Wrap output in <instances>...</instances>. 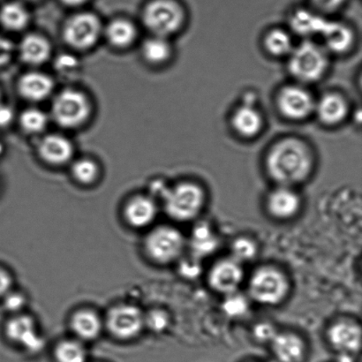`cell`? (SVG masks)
Masks as SVG:
<instances>
[{
	"label": "cell",
	"mask_w": 362,
	"mask_h": 362,
	"mask_svg": "<svg viewBox=\"0 0 362 362\" xmlns=\"http://www.w3.org/2000/svg\"><path fill=\"white\" fill-rule=\"evenodd\" d=\"M278 334L276 328L269 322H262L255 325L253 329V336L257 342L271 344Z\"/></svg>",
	"instance_id": "obj_37"
},
{
	"label": "cell",
	"mask_w": 362,
	"mask_h": 362,
	"mask_svg": "<svg viewBox=\"0 0 362 362\" xmlns=\"http://www.w3.org/2000/svg\"><path fill=\"white\" fill-rule=\"evenodd\" d=\"M20 123L26 132L38 133L45 129L47 118L40 110L28 109L21 113Z\"/></svg>",
	"instance_id": "obj_33"
},
{
	"label": "cell",
	"mask_w": 362,
	"mask_h": 362,
	"mask_svg": "<svg viewBox=\"0 0 362 362\" xmlns=\"http://www.w3.org/2000/svg\"><path fill=\"white\" fill-rule=\"evenodd\" d=\"M230 258L240 264H247L257 257L258 247L253 240L247 237L237 238L230 245Z\"/></svg>",
	"instance_id": "obj_31"
},
{
	"label": "cell",
	"mask_w": 362,
	"mask_h": 362,
	"mask_svg": "<svg viewBox=\"0 0 362 362\" xmlns=\"http://www.w3.org/2000/svg\"><path fill=\"white\" fill-rule=\"evenodd\" d=\"M289 280L279 269L264 266L252 274L248 282V294L252 300L264 306H278L286 299Z\"/></svg>",
	"instance_id": "obj_4"
},
{
	"label": "cell",
	"mask_w": 362,
	"mask_h": 362,
	"mask_svg": "<svg viewBox=\"0 0 362 362\" xmlns=\"http://www.w3.org/2000/svg\"><path fill=\"white\" fill-rule=\"evenodd\" d=\"M6 335L30 353H38L44 347V340L39 336L33 319L28 315H17L6 325Z\"/></svg>",
	"instance_id": "obj_13"
},
{
	"label": "cell",
	"mask_w": 362,
	"mask_h": 362,
	"mask_svg": "<svg viewBox=\"0 0 362 362\" xmlns=\"http://www.w3.org/2000/svg\"><path fill=\"white\" fill-rule=\"evenodd\" d=\"M264 46L269 55L281 58L288 57L296 45H293V37L288 31L276 28L269 30L264 35Z\"/></svg>",
	"instance_id": "obj_26"
},
{
	"label": "cell",
	"mask_w": 362,
	"mask_h": 362,
	"mask_svg": "<svg viewBox=\"0 0 362 362\" xmlns=\"http://www.w3.org/2000/svg\"><path fill=\"white\" fill-rule=\"evenodd\" d=\"M18 88L27 100L37 102L44 100L52 93L53 81L45 74L31 72L21 78Z\"/></svg>",
	"instance_id": "obj_23"
},
{
	"label": "cell",
	"mask_w": 362,
	"mask_h": 362,
	"mask_svg": "<svg viewBox=\"0 0 362 362\" xmlns=\"http://www.w3.org/2000/svg\"><path fill=\"white\" fill-rule=\"evenodd\" d=\"M38 152L40 157L49 164L63 165L72 157L73 146L65 137L52 134L41 141Z\"/></svg>",
	"instance_id": "obj_22"
},
{
	"label": "cell",
	"mask_w": 362,
	"mask_h": 362,
	"mask_svg": "<svg viewBox=\"0 0 362 362\" xmlns=\"http://www.w3.org/2000/svg\"><path fill=\"white\" fill-rule=\"evenodd\" d=\"M56 362H87L88 354L83 344L77 340H64L54 350Z\"/></svg>",
	"instance_id": "obj_30"
},
{
	"label": "cell",
	"mask_w": 362,
	"mask_h": 362,
	"mask_svg": "<svg viewBox=\"0 0 362 362\" xmlns=\"http://www.w3.org/2000/svg\"><path fill=\"white\" fill-rule=\"evenodd\" d=\"M87 0H62L63 4L69 6H78L83 5Z\"/></svg>",
	"instance_id": "obj_43"
},
{
	"label": "cell",
	"mask_w": 362,
	"mask_h": 362,
	"mask_svg": "<svg viewBox=\"0 0 362 362\" xmlns=\"http://www.w3.org/2000/svg\"><path fill=\"white\" fill-rule=\"evenodd\" d=\"M180 271L185 278L194 279L200 275L202 266L200 260L191 257L187 260L180 262Z\"/></svg>",
	"instance_id": "obj_38"
},
{
	"label": "cell",
	"mask_w": 362,
	"mask_h": 362,
	"mask_svg": "<svg viewBox=\"0 0 362 362\" xmlns=\"http://www.w3.org/2000/svg\"><path fill=\"white\" fill-rule=\"evenodd\" d=\"M102 325L100 317L91 310L78 311L71 320V327L74 334L85 341L98 339L101 334Z\"/></svg>",
	"instance_id": "obj_25"
},
{
	"label": "cell",
	"mask_w": 362,
	"mask_h": 362,
	"mask_svg": "<svg viewBox=\"0 0 362 362\" xmlns=\"http://www.w3.org/2000/svg\"><path fill=\"white\" fill-rule=\"evenodd\" d=\"M349 110V103L345 95L332 91L315 100L314 113L325 126L336 127L345 122Z\"/></svg>",
	"instance_id": "obj_14"
},
{
	"label": "cell",
	"mask_w": 362,
	"mask_h": 362,
	"mask_svg": "<svg viewBox=\"0 0 362 362\" xmlns=\"http://www.w3.org/2000/svg\"><path fill=\"white\" fill-rule=\"evenodd\" d=\"M315 99L311 92L301 84L286 85L280 88L276 105L284 118L301 122L314 115Z\"/></svg>",
	"instance_id": "obj_7"
},
{
	"label": "cell",
	"mask_w": 362,
	"mask_h": 362,
	"mask_svg": "<svg viewBox=\"0 0 362 362\" xmlns=\"http://www.w3.org/2000/svg\"><path fill=\"white\" fill-rule=\"evenodd\" d=\"M338 362H354L350 354L340 353Z\"/></svg>",
	"instance_id": "obj_44"
},
{
	"label": "cell",
	"mask_w": 362,
	"mask_h": 362,
	"mask_svg": "<svg viewBox=\"0 0 362 362\" xmlns=\"http://www.w3.org/2000/svg\"><path fill=\"white\" fill-rule=\"evenodd\" d=\"M107 327L117 339H133L145 327L144 315L132 305H120L109 311Z\"/></svg>",
	"instance_id": "obj_10"
},
{
	"label": "cell",
	"mask_w": 362,
	"mask_h": 362,
	"mask_svg": "<svg viewBox=\"0 0 362 362\" xmlns=\"http://www.w3.org/2000/svg\"><path fill=\"white\" fill-rule=\"evenodd\" d=\"M143 54L148 62L159 65L171 58V45L169 44L168 38L154 35L144 42Z\"/></svg>",
	"instance_id": "obj_29"
},
{
	"label": "cell",
	"mask_w": 362,
	"mask_h": 362,
	"mask_svg": "<svg viewBox=\"0 0 362 362\" xmlns=\"http://www.w3.org/2000/svg\"><path fill=\"white\" fill-rule=\"evenodd\" d=\"M265 205L272 218L287 221L299 214L303 202L293 187L278 186L269 194Z\"/></svg>",
	"instance_id": "obj_12"
},
{
	"label": "cell",
	"mask_w": 362,
	"mask_h": 362,
	"mask_svg": "<svg viewBox=\"0 0 362 362\" xmlns=\"http://www.w3.org/2000/svg\"><path fill=\"white\" fill-rule=\"evenodd\" d=\"M327 339L329 345L339 353L351 354L359 352L361 327L356 322L351 321L336 322L328 329Z\"/></svg>",
	"instance_id": "obj_15"
},
{
	"label": "cell",
	"mask_w": 362,
	"mask_h": 362,
	"mask_svg": "<svg viewBox=\"0 0 362 362\" xmlns=\"http://www.w3.org/2000/svg\"><path fill=\"white\" fill-rule=\"evenodd\" d=\"M230 126L237 136L252 139L262 133L264 127V118L255 106L244 104L234 110L230 116Z\"/></svg>",
	"instance_id": "obj_16"
},
{
	"label": "cell",
	"mask_w": 362,
	"mask_h": 362,
	"mask_svg": "<svg viewBox=\"0 0 362 362\" xmlns=\"http://www.w3.org/2000/svg\"><path fill=\"white\" fill-rule=\"evenodd\" d=\"M271 345L279 362H301L306 354L303 339L292 332H278Z\"/></svg>",
	"instance_id": "obj_20"
},
{
	"label": "cell",
	"mask_w": 362,
	"mask_h": 362,
	"mask_svg": "<svg viewBox=\"0 0 362 362\" xmlns=\"http://www.w3.org/2000/svg\"><path fill=\"white\" fill-rule=\"evenodd\" d=\"M52 117L59 126L74 129L81 125L90 115V105L83 93L73 90H63L52 104Z\"/></svg>",
	"instance_id": "obj_8"
},
{
	"label": "cell",
	"mask_w": 362,
	"mask_h": 362,
	"mask_svg": "<svg viewBox=\"0 0 362 362\" xmlns=\"http://www.w3.org/2000/svg\"><path fill=\"white\" fill-rule=\"evenodd\" d=\"M73 175L80 183L90 184L97 179L98 170L94 162L83 159L73 166Z\"/></svg>",
	"instance_id": "obj_34"
},
{
	"label": "cell",
	"mask_w": 362,
	"mask_h": 362,
	"mask_svg": "<svg viewBox=\"0 0 362 362\" xmlns=\"http://www.w3.org/2000/svg\"><path fill=\"white\" fill-rule=\"evenodd\" d=\"M144 322L145 326H148L152 331L162 332L168 327L170 318L166 312L158 310L144 315Z\"/></svg>",
	"instance_id": "obj_35"
},
{
	"label": "cell",
	"mask_w": 362,
	"mask_h": 362,
	"mask_svg": "<svg viewBox=\"0 0 362 362\" xmlns=\"http://www.w3.org/2000/svg\"><path fill=\"white\" fill-rule=\"evenodd\" d=\"M30 1H35V0H30Z\"/></svg>",
	"instance_id": "obj_45"
},
{
	"label": "cell",
	"mask_w": 362,
	"mask_h": 362,
	"mask_svg": "<svg viewBox=\"0 0 362 362\" xmlns=\"http://www.w3.org/2000/svg\"><path fill=\"white\" fill-rule=\"evenodd\" d=\"M124 215L131 226L144 228L157 218L158 206L153 199L138 195L127 202Z\"/></svg>",
	"instance_id": "obj_19"
},
{
	"label": "cell",
	"mask_w": 362,
	"mask_h": 362,
	"mask_svg": "<svg viewBox=\"0 0 362 362\" xmlns=\"http://www.w3.org/2000/svg\"><path fill=\"white\" fill-rule=\"evenodd\" d=\"M0 99H1V95H0ZM0 105H1V104H0Z\"/></svg>",
	"instance_id": "obj_46"
},
{
	"label": "cell",
	"mask_w": 362,
	"mask_h": 362,
	"mask_svg": "<svg viewBox=\"0 0 362 362\" xmlns=\"http://www.w3.org/2000/svg\"><path fill=\"white\" fill-rule=\"evenodd\" d=\"M312 10L326 16L338 12L346 6L347 0H308Z\"/></svg>",
	"instance_id": "obj_36"
},
{
	"label": "cell",
	"mask_w": 362,
	"mask_h": 362,
	"mask_svg": "<svg viewBox=\"0 0 362 362\" xmlns=\"http://www.w3.org/2000/svg\"><path fill=\"white\" fill-rule=\"evenodd\" d=\"M25 303H26V299L20 293L10 292L6 294L5 300H4V306H5L6 310L13 312V313H17V312L23 310Z\"/></svg>",
	"instance_id": "obj_39"
},
{
	"label": "cell",
	"mask_w": 362,
	"mask_h": 362,
	"mask_svg": "<svg viewBox=\"0 0 362 362\" xmlns=\"http://www.w3.org/2000/svg\"><path fill=\"white\" fill-rule=\"evenodd\" d=\"M220 241L214 230L208 223L199 222L192 230L188 247L191 257L202 260L211 257L218 250Z\"/></svg>",
	"instance_id": "obj_18"
},
{
	"label": "cell",
	"mask_w": 362,
	"mask_h": 362,
	"mask_svg": "<svg viewBox=\"0 0 362 362\" xmlns=\"http://www.w3.org/2000/svg\"><path fill=\"white\" fill-rule=\"evenodd\" d=\"M144 247L152 261L165 265L179 260L186 247V240L175 227L162 226L148 234Z\"/></svg>",
	"instance_id": "obj_6"
},
{
	"label": "cell",
	"mask_w": 362,
	"mask_h": 362,
	"mask_svg": "<svg viewBox=\"0 0 362 362\" xmlns=\"http://www.w3.org/2000/svg\"><path fill=\"white\" fill-rule=\"evenodd\" d=\"M19 52L24 62L30 65H40L49 59L51 46L41 35L30 34L21 41Z\"/></svg>",
	"instance_id": "obj_24"
},
{
	"label": "cell",
	"mask_w": 362,
	"mask_h": 362,
	"mask_svg": "<svg viewBox=\"0 0 362 362\" xmlns=\"http://www.w3.org/2000/svg\"><path fill=\"white\" fill-rule=\"evenodd\" d=\"M13 119V112L9 107L0 105V126H6Z\"/></svg>",
	"instance_id": "obj_42"
},
{
	"label": "cell",
	"mask_w": 362,
	"mask_h": 362,
	"mask_svg": "<svg viewBox=\"0 0 362 362\" xmlns=\"http://www.w3.org/2000/svg\"><path fill=\"white\" fill-rule=\"evenodd\" d=\"M12 286V276L5 269L0 268V297L6 296Z\"/></svg>",
	"instance_id": "obj_41"
},
{
	"label": "cell",
	"mask_w": 362,
	"mask_h": 362,
	"mask_svg": "<svg viewBox=\"0 0 362 362\" xmlns=\"http://www.w3.org/2000/svg\"><path fill=\"white\" fill-rule=\"evenodd\" d=\"M101 24L93 13H80L71 17L64 28V39L74 48L91 47L100 35Z\"/></svg>",
	"instance_id": "obj_9"
},
{
	"label": "cell",
	"mask_w": 362,
	"mask_h": 362,
	"mask_svg": "<svg viewBox=\"0 0 362 362\" xmlns=\"http://www.w3.org/2000/svg\"><path fill=\"white\" fill-rule=\"evenodd\" d=\"M329 53L310 39L294 46L288 56V70L300 83H312L321 80L327 74Z\"/></svg>",
	"instance_id": "obj_2"
},
{
	"label": "cell",
	"mask_w": 362,
	"mask_h": 362,
	"mask_svg": "<svg viewBox=\"0 0 362 362\" xmlns=\"http://www.w3.org/2000/svg\"><path fill=\"white\" fill-rule=\"evenodd\" d=\"M184 7L177 0H152L144 11V23L157 37L168 38L183 28Z\"/></svg>",
	"instance_id": "obj_5"
},
{
	"label": "cell",
	"mask_w": 362,
	"mask_h": 362,
	"mask_svg": "<svg viewBox=\"0 0 362 362\" xmlns=\"http://www.w3.org/2000/svg\"><path fill=\"white\" fill-rule=\"evenodd\" d=\"M0 151H1V147H0Z\"/></svg>",
	"instance_id": "obj_47"
},
{
	"label": "cell",
	"mask_w": 362,
	"mask_h": 362,
	"mask_svg": "<svg viewBox=\"0 0 362 362\" xmlns=\"http://www.w3.org/2000/svg\"><path fill=\"white\" fill-rule=\"evenodd\" d=\"M163 201L170 218L178 222H189L197 218L204 211L206 194L200 185L193 181H183L168 188Z\"/></svg>",
	"instance_id": "obj_3"
},
{
	"label": "cell",
	"mask_w": 362,
	"mask_h": 362,
	"mask_svg": "<svg viewBox=\"0 0 362 362\" xmlns=\"http://www.w3.org/2000/svg\"><path fill=\"white\" fill-rule=\"evenodd\" d=\"M223 311L230 317L239 318L247 313L250 301L239 291L225 296L222 303Z\"/></svg>",
	"instance_id": "obj_32"
},
{
	"label": "cell",
	"mask_w": 362,
	"mask_h": 362,
	"mask_svg": "<svg viewBox=\"0 0 362 362\" xmlns=\"http://www.w3.org/2000/svg\"><path fill=\"white\" fill-rule=\"evenodd\" d=\"M14 46L6 37L0 35V66L6 65L12 59Z\"/></svg>",
	"instance_id": "obj_40"
},
{
	"label": "cell",
	"mask_w": 362,
	"mask_h": 362,
	"mask_svg": "<svg viewBox=\"0 0 362 362\" xmlns=\"http://www.w3.org/2000/svg\"><path fill=\"white\" fill-rule=\"evenodd\" d=\"M243 279V264L230 257L216 262L208 275L209 286L223 296L239 291Z\"/></svg>",
	"instance_id": "obj_11"
},
{
	"label": "cell",
	"mask_w": 362,
	"mask_h": 362,
	"mask_svg": "<svg viewBox=\"0 0 362 362\" xmlns=\"http://www.w3.org/2000/svg\"><path fill=\"white\" fill-rule=\"evenodd\" d=\"M324 47L328 53L344 54L352 49L356 35L346 24L339 21L328 20L320 35Z\"/></svg>",
	"instance_id": "obj_17"
},
{
	"label": "cell",
	"mask_w": 362,
	"mask_h": 362,
	"mask_svg": "<svg viewBox=\"0 0 362 362\" xmlns=\"http://www.w3.org/2000/svg\"><path fill=\"white\" fill-rule=\"evenodd\" d=\"M315 157L304 141L286 137L276 141L265 158V168L269 178L278 186L293 187L305 182L313 173Z\"/></svg>",
	"instance_id": "obj_1"
},
{
	"label": "cell",
	"mask_w": 362,
	"mask_h": 362,
	"mask_svg": "<svg viewBox=\"0 0 362 362\" xmlns=\"http://www.w3.org/2000/svg\"><path fill=\"white\" fill-rule=\"evenodd\" d=\"M30 21L26 8L18 2L6 3L0 9V23L6 30L18 31L23 30Z\"/></svg>",
	"instance_id": "obj_27"
},
{
	"label": "cell",
	"mask_w": 362,
	"mask_h": 362,
	"mask_svg": "<svg viewBox=\"0 0 362 362\" xmlns=\"http://www.w3.org/2000/svg\"><path fill=\"white\" fill-rule=\"evenodd\" d=\"M106 35L112 45L123 48L132 44L136 37V30L130 21L119 19L109 24Z\"/></svg>",
	"instance_id": "obj_28"
},
{
	"label": "cell",
	"mask_w": 362,
	"mask_h": 362,
	"mask_svg": "<svg viewBox=\"0 0 362 362\" xmlns=\"http://www.w3.org/2000/svg\"><path fill=\"white\" fill-rule=\"evenodd\" d=\"M327 21L325 16L314 10L300 9L291 16L290 26L294 33L310 39L320 37Z\"/></svg>",
	"instance_id": "obj_21"
}]
</instances>
